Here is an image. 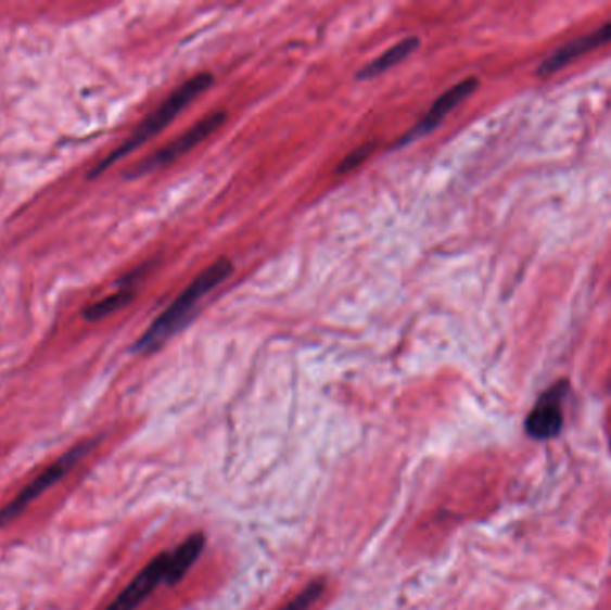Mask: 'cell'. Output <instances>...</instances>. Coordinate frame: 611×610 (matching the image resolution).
<instances>
[{
  "label": "cell",
  "instance_id": "1",
  "mask_svg": "<svg viewBox=\"0 0 611 610\" xmlns=\"http://www.w3.org/2000/svg\"><path fill=\"white\" fill-rule=\"evenodd\" d=\"M231 272H233V264L228 258L217 259L215 264L204 269L187 287V290H182L181 295L174 301L173 305L168 306L167 310L163 312L162 316L147 328L145 333L135 344V352L152 353L156 352L157 347H162L163 342L168 341L176 331H179L182 322L187 321L199 300L209 294L224 280H228Z\"/></svg>",
  "mask_w": 611,
  "mask_h": 610
},
{
  "label": "cell",
  "instance_id": "2",
  "mask_svg": "<svg viewBox=\"0 0 611 610\" xmlns=\"http://www.w3.org/2000/svg\"><path fill=\"white\" fill-rule=\"evenodd\" d=\"M212 82L213 76L212 74H207V72L199 74V76L192 77V79H188L184 85L177 88L173 96L165 99V102H163L162 106L157 107L156 112L149 115V117L135 129L131 137L127 138L126 142L122 143L120 148H118L115 153L110 154L107 158L102 160V162L93 168L91 178L99 176V174H101L102 170H106L110 165L117 163L118 160L132 153L135 149L143 145L147 140L156 137L157 132L167 128L168 124L173 123L174 118H176L190 102H193V99H198L204 90L212 87Z\"/></svg>",
  "mask_w": 611,
  "mask_h": 610
},
{
  "label": "cell",
  "instance_id": "3",
  "mask_svg": "<svg viewBox=\"0 0 611 610\" xmlns=\"http://www.w3.org/2000/svg\"><path fill=\"white\" fill-rule=\"evenodd\" d=\"M96 444V441H85V443L77 444L74 448L68 449L65 455H61L56 462H52L49 468L43 469L36 479L30 480L26 487L22 488L21 493L11 499L10 504H5L0 509V526H8L15 519L21 518L33 501L40 498L41 494L49 491L54 483L60 482L66 473H71L72 469L76 468V463L81 458L87 457Z\"/></svg>",
  "mask_w": 611,
  "mask_h": 610
},
{
  "label": "cell",
  "instance_id": "4",
  "mask_svg": "<svg viewBox=\"0 0 611 610\" xmlns=\"http://www.w3.org/2000/svg\"><path fill=\"white\" fill-rule=\"evenodd\" d=\"M224 123H226L224 112L207 115L203 120L193 124L192 128L182 132L181 137L168 143L167 148L160 149L156 154H152L151 158L138 163L137 167L132 168L131 176H142V174L154 173L157 168L167 167L170 163L181 158L182 154L190 153L192 149L198 148L199 143L212 137L213 132L220 129Z\"/></svg>",
  "mask_w": 611,
  "mask_h": 610
},
{
  "label": "cell",
  "instance_id": "5",
  "mask_svg": "<svg viewBox=\"0 0 611 610\" xmlns=\"http://www.w3.org/2000/svg\"><path fill=\"white\" fill-rule=\"evenodd\" d=\"M567 389H569L567 383L560 382L542 394L535 408L525 419V432L530 437L547 441L561 432V427H563L561 402L565 397Z\"/></svg>",
  "mask_w": 611,
  "mask_h": 610
},
{
  "label": "cell",
  "instance_id": "6",
  "mask_svg": "<svg viewBox=\"0 0 611 610\" xmlns=\"http://www.w3.org/2000/svg\"><path fill=\"white\" fill-rule=\"evenodd\" d=\"M168 551L157 555L104 610H137L167 576Z\"/></svg>",
  "mask_w": 611,
  "mask_h": 610
},
{
  "label": "cell",
  "instance_id": "7",
  "mask_svg": "<svg viewBox=\"0 0 611 610\" xmlns=\"http://www.w3.org/2000/svg\"><path fill=\"white\" fill-rule=\"evenodd\" d=\"M478 85H480V82H478L475 77H469L466 81L458 82V85H455L450 90H447L444 96H440L435 104H433V106L428 110L424 117H422V120H420L417 126L409 129L405 137L400 138L399 145H406V143L413 142L417 138L424 137L428 132L433 131L458 104L466 101L470 93L475 92Z\"/></svg>",
  "mask_w": 611,
  "mask_h": 610
},
{
  "label": "cell",
  "instance_id": "8",
  "mask_svg": "<svg viewBox=\"0 0 611 610\" xmlns=\"http://www.w3.org/2000/svg\"><path fill=\"white\" fill-rule=\"evenodd\" d=\"M611 41V22L604 26L597 27L596 31L588 33V35L580 36L576 40L569 41L565 46L560 47L558 51L552 52L551 56L547 58L546 62L538 66V76L547 77L552 76L556 72L574 62L576 58L588 54L594 49L607 46Z\"/></svg>",
  "mask_w": 611,
  "mask_h": 610
},
{
  "label": "cell",
  "instance_id": "9",
  "mask_svg": "<svg viewBox=\"0 0 611 610\" xmlns=\"http://www.w3.org/2000/svg\"><path fill=\"white\" fill-rule=\"evenodd\" d=\"M204 545H206V537L203 534H193L188 539L182 541L181 545L177 546L174 551H170L165 584H179L188 571L192 570V565L198 562L199 557L203 555Z\"/></svg>",
  "mask_w": 611,
  "mask_h": 610
},
{
  "label": "cell",
  "instance_id": "10",
  "mask_svg": "<svg viewBox=\"0 0 611 610\" xmlns=\"http://www.w3.org/2000/svg\"><path fill=\"white\" fill-rule=\"evenodd\" d=\"M419 46L420 40L419 38H415V36L406 38V40L399 41V43H395L392 49L383 52L381 56L375 58L374 62L364 66V68L358 72V79H372V77L390 71L392 66H397L399 63L405 62L406 58L411 56V54L419 49Z\"/></svg>",
  "mask_w": 611,
  "mask_h": 610
},
{
  "label": "cell",
  "instance_id": "11",
  "mask_svg": "<svg viewBox=\"0 0 611 610\" xmlns=\"http://www.w3.org/2000/svg\"><path fill=\"white\" fill-rule=\"evenodd\" d=\"M132 292H118V294L110 295L106 300L99 301L96 305L88 306L85 310V317L88 321H99L104 317L112 316L113 312L120 310L127 303H131Z\"/></svg>",
  "mask_w": 611,
  "mask_h": 610
},
{
  "label": "cell",
  "instance_id": "12",
  "mask_svg": "<svg viewBox=\"0 0 611 610\" xmlns=\"http://www.w3.org/2000/svg\"><path fill=\"white\" fill-rule=\"evenodd\" d=\"M323 590H326V582H323V580H314L311 584L306 585V587L281 610H309L320 600Z\"/></svg>",
  "mask_w": 611,
  "mask_h": 610
},
{
  "label": "cell",
  "instance_id": "13",
  "mask_svg": "<svg viewBox=\"0 0 611 610\" xmlns=\"http://www.w3.org/2000/svg\"><path fill=\"white\" fill-rule=\"evenodd\" d=\"M374 149L375 143H364V145H359L354 153H351L349 156H345L344 162L340 163L339 168H336V173L345 174L358 167L359 163H364L365 160L369 158Z\"/></svg>",
  "mask_w": 611,
  "mask_h": 610
}]
</instances>
